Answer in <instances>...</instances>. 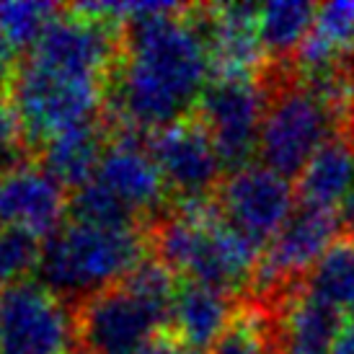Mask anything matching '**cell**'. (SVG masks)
Wrapping results in <instances>:
<instances>
[{
  "instance_id": "1",
  "label": "cell",
  "mask_w": 354,
  "mask_h": 354,
  "mask_svg": "<svg viewBox=\"0 0 354 354\" xmlns=\"http://www.w3.org/2000/svg\"><path fill=\"white\" fill-rule=\"evenodd\" d=\"M212 59L197 6L158 3L124 24V47L109 78V129L158 132L194 114L207 88Z\"/></svg>"
},
{
  "instance_id": "2",
  "label": "cell",
  "mask_w": 354,
  "mask_h": 354,
  "mask_svg": "<svg viewBox=\"0 0 354 354\" xmlns=\"http://www.w3.org/2000/svg\"><path fill=\"white\" fill-rule=\"evenodd\" d=\"M148 241L160 264L187 282H199L227 295L254 287L261 248L220 215L215 199L168 207L153 220Z\"/></svg>"
},
{
  "instance_id": "3",
  "label": "cell",
  "mask_w": 354,
  "mask_h": 354,
  "mask_svg": "<svg viewBox=\"0 0 354 354\" xmlns=\"http://www.w3.org/2000/svg\"><path fill=\"white\" fill-rule=\"evenodd\" d=\"M266 91V111L259 135L261 166L295 178L310 163V158L336 135H346L344 117L318 91L287 68V62H272L259 73Z\"/></svg>"
},
{
  "instance_id": "4",
  "label": "cell",
  "mask_w": 354,
  "mask_h": 354,
  "mask_svg": "<svg viewBox=\"0 0 354 354\" xmlns=\"http://www.w3.org/2000/svg\"><path fill=\"white\" fill-rule=\"evenodd\" d=\"M142 227H101L70 220L41 243V285L78 308L88 297L119 285L148 259Z\"/></svg>"
},
{
  "instance_id": "5",
  "label": "cell",
  "mask_w": 354,
  "mask_h": 354,
  "mask_svg": "<svg viewBox=\"0 0 354 354\" xmlns=\"http://www.w3.org/2000/svg\"><path fill=\"white\" fill-rule=\"evenodd\" d=\"M106 88V83L70 78L24 59L6 91V99L19 114L31 153L37 158V153L59 132L101 119Z\"/></svg>"
},
{
  "instance_id": "6",
  "label": "cell",
  "mask_w": 354,
  "mask_h": 354,
  "mask_svg": "<svg viewBox=\"0 0 354 354\" xmlns=\"http://www.w3.org/2000/svg\"><path fill=\"white\" fill-rule=\"evenodd\" d=\"M0 354H80L78 308L34 279L3 290Z\"/></svg>"
},
{
  "instance_id": "7",
  "label": "cell",
  "mask_w": 354,
  "mask_h": 354,
  "mask_svg": "<svg viewBox=\"0 0 354 354\" xmlns=\"http://www.w3.org/2000/svg\"><path fill=\"white\" fill-rule=\"evenodd\" d=\"M168 328L171 305L150 300L124 279L78 305L80 354H142Z\"/></svg>"
},
{
  "instance_id": "8",
  "label": "cell",
  "mask_w": 354,
  "mask_h": 354,
  "mask_svg": "<svg viewBox=\"0 0 354 354\" xmlns=\"http://www.w3.org/2000/svg\"><path fill=\"white\" fill-rule=\"evenodd\" d=\"M342 233L339 215L324 207L297 205L282 230L261 251L254 277V303L272 305L303 282Z\"/></svg>"
},
{
  "instance_id": "9",
  "label": "cell",
  "mask_w": 354,
  "mask_h": 354,
  "mask_svg": "<svg viewBox=\"0 0 354 354\" xmlns=\"http://www.w3.org/2000/svg\"><path fill=\"white\" fill-rule=\"evenodd\" d=\"M266 111V91L254 78H212L199 96L194 114L215 142L223 166L230 171L251 166Z\"/></svg>"
},
{
  "instance_id": "10",
  "label": "cell",
  "mask_w": 354,
  "mask_h": 354,
  "mask_svg": "<svg viewBox=\"0 0 354 354\" xmlns=\"http://www.w3.org/2000/svg\"><path fill=\"white\" fill-rule=\"evenodd\" d=\"M150 153L171 194V207L212 202L223 184V160L197 114L150 135Z\"/></svg>"
},
{
  "instance_id": "11",
  "label": "cell",
  "mask_w": 354,
  "mask_h": 354,
  "mask_svg": "<svg viewBox=\"0 0 354 354\" xmlns=\"http://www.w3.org/2000/svg\"><path fill=\"white\" fill-rule=\"evenodd\" d=\"M295 194L287 178L251 163L223 178L215 205L230 225L264 248L295 212Z\"/></svg>"
},
{
  "instance_id": "12",
  "label": "cell",
  "mask_w": 354,
  "mask_h": 354,
  "mask_svg": "<svg viewBox=\"0 0 354 354\" xmlns=\"http://www.w3.org/2000/svg\"><path fill=\"white\" fill-rule=\"evenodd\" d=\"M68 205V189L41 166L39 158H29L0 174V227L47 241L62 227Z\"/></svg>"
},
{
  "instance_id": "13",
  "label": "cell",
  "mask_w": 354,
  "mask_h": 354,
  "mask_svg": "<svg viewBox=\"0 0 354 354\" xmlns=\"http://www.w3.org/2000/svg\"><path fill=\"white\" fill-rule=\"evenodd\" d=\"M93 178L122 199L140 220H145V215L160 217L168 209L166 205H171V194L156 158L135 132L111 129Z\"/></svg>"
},
{
  "instance_id": "14",
  "label": "cell",
  "mask_w": 354,
  "mask_h": 354,
  "mask_svg": "<svg viewBox=\"0 0 354 354\" xmlns=\"http://www.w3.org/2000/svg\"><path fill=\"white\" fill-rule=\"evenodd\" d=\"M259 10L261 6L248 3L197 6L215 78H254L264 70L259 62L264 55L259 41Z\"/></svg>"
},
{
  "instance_id": "15",
  "label": "cell",
  "mask_w": 354,
  "mask_h": 354,
  "mask_svg": "<svg viewBox=\"0 0 354 354\" xmlns=\"http://www.w3.org/2000/svg\"><path fill=\"white\" fill-rule=\"evenodd\" d=\"M261 308L272 318L277 354H331L346 324L344 315L310 295L303 282Z\"/></svg>"
},
{
  "instance_id": "16",
  "label": "cell",
  "mask_w": 354,
  "mask_h": 354,
  "mask_svg": "<svg viewBox=\"0 0 354 354\" xmlns=\"http://www.w3.org/2000/svg\"><path fill=\"white\" fill-rule=\"evenodd\" d=\"M236 315L233 297L209 285L184 282L176 290L171 308V334H176L192 349H212L220 334Z\"/></svg>"
},
{
  "instance_id": "17",
  "label": "cell",
  "mask_w": 354,
  "mask_h": 354,
  "mask_svg": "<svg viewBox=\"0 0 354 354\" xmlns=\"http://www.w3.org/2000/svg\"><path fill=\"white\" fill-rule=\"evenodd\" d=\"M109 138H111V129L106 119H93L59 132L57 138H52L37 153V158L62 187L75 192L96 176Z\"/></svg>"
},
{
  "instance_id": "18",
  "label": "cell",
  "mask_w": 354,
  "mask_h": 354,
  "mask_svg": "<svg viewBox=\"0 0 354 354\" xmlns=\"http://www.w3.org/2000/svg\"><path fill=\"white\" fill-rule=\"evenodd\" d=\"M354 184V142L349 135H336L318 150L297 176V202L334 209Z\"/></svg>"
},
{
  "instance_id": "19",
  "label": "cell",
  "mask_w": 354,
  "mask_h": 354,
  "mask_svg": "<svg viewBox=\"0 0 354 354\" xmlns=\"http://www.w3.org/2000/svg\"><path fill=\"white\" fill-rule=\"evenodd\" d=\"M315 3H266L259 10V41L269 62H287L297 55L315 26Z\"/></svg>"
},
{
  "instance_id": "20",
  "label": "cell",
  "mask_w": 354,
  "mask_h": 354,
  "mask_svg": "<svg viewBox=\"0 0 354 354\" xmlns=\"http://www.w3.org/2000/svg\"><path fill=\"white\" fill-rule=\"evenodd\" d=\"M303 287L336 308L346 321L354 318V233H342L336 238L334 246L308 272Z\"/></svg>"
},
{
  "instance_id": "21",
  "label": "cell",
  "mask_w": 354,
  "mask_h": 354,
  "mask_svg": "<svg viewBox=\"0 0 354 354\" xmlns=\"http://www.w3.org/2000/svg\"><path fill=\"white\" fill-rule=\"evenodd\" d=\"M209 354H277L266 308L259 303L238 305L233 321L212 344Z\"/></svg>"
},
{
  "instance_id": "22",
  "label": "cell",
  "mask_w": 354,
  "mask_h": 354,
  "mask_svg": "<svg viewBox=\"0 0 354 354\" xmlns=\"http://www.w3.org/2000/svg\"><path fill=\"white\" fill-rule=\"evenodd\" d=\"M68 215L70 220L88 223V225L142 227V220L96 178H91L88 184H83V187L70 194Z\"/></svg>"
},
{
  "instance_id": "23",
  "label": "cell",
  "mask_w": 354,
  "mask_h": 354,
  "mask_svg": "<svg viewBox=\"0 0 354 354\" xmlns=\"http://www.w3.org/2000/svg\"><path fill=\"white\" fill-rule=\"evenodd\" d=\"M55 3H0V29L16 47H34L59 13Z\"/></svg>"
},
{
  "instance_id": "24",
  "label": "cell",
  "mask_w": 354,
  "mask_h": 354,
  "mask_svg": "<svg viewBox=\"0 0 354 354\" xmlns=\"http://www.w3.org/2000/svg\"><path fill=\"white\" fill-rule=\"evenodd\" d=\"M39 238L13 227H0V292L26 282L31 269L39 266Z\"/></svg>"
},
{
  "instance_id": "25",
  "label": "cell",
  "mask_w": 354,
  "mask_h": 354,
  "mask_svg": "<svg viewBox=\"0 0 354 354\" xmlns=\"http://www.w3.org/2000/svg\"><path fill=\"white\" fill-rule=\"evenodd\" d=\"M19 47L6 37V31L0 29V88L8 91L10 80L19 73Z\"/></svg>"
},
{
  "instance_id": "26",
  "label": "cell",
  "mask_w": 354,
  "mask_h": 354,
  "mask_svg": "<svg viewBox=\"0 0 354 354\" xmlns=\"http://www.w3.org/2000/svg\"><path fill=\"white\" fill-rule=\"evenodd\" d=\"M142 354H205L199 352V349H192L189 344H184L176 334H171V331H163V334H158L153 342H150Z\"/></svg>"
},
{
  "instance_id": "27",
  "label": "cell",
  "mask_w": 354,
  "mask_h": 354,
  "mask_svg": "<svg viewBox=\"0 0 354 354\" xmlns=\"http://www.w3.org/2000/svg\"><path fill=\"white\" fill-rule=\"evenodd\" d=\"M336 215H339V225H342V230H344V233H354V184L344 194L342 205L336 207Z\"/></svg>"
},
{
  "instance_id": "28",
  "label": "cell",
  "mask_w": 354,
  "mask_h": 354,
  "mask_svg": "<svg viewBox=\"0 0 354 354\" xmlns=\"http://www.w3.org/2000/svg\"><path fill=\"white\" fill-rule=\"evenodd\" d=\"M331 354H354V318H349L336 339V346Z\"/></svg>"
},
{
  "instance_id": "29",
  "label": "cell",
  "mask_w": 354,
  "mask_h": 354,
  "mask_svg": "<svg viewBox=\"0 0 354 354\" xmlns=\"http://www.w3.org/2000/svg\"><path fill=\"white\" fill-rule=\"evenodd\" d=\"M346 135H349V138H352V142H354V117L349 119V127H346Z\"/></svg>"
}]
</instances>
